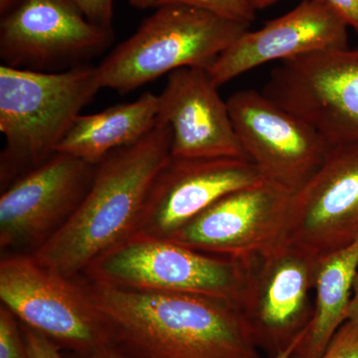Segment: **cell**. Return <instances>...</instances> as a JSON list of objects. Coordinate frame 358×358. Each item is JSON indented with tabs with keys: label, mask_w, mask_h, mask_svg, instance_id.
<instances>
[{
	"label": "cell",
	"mask_w": 358,
	"mask_h": 358,
	"mask_svg": "<svg viewBox=\"0 0 358 358\" xmlns=\"http://www.w3.org/2000/svg\"><path fill=\"white\" fill-rule=\"evenodd\" d=\"M0 299L22 326L46 336L59 348L86 355L110 346L103 320L82 282L44 267L30 254L1 259Z\"/></svg>",
	"instance_id": "obj_6"
},
{
	"label": "cell",
	"mask_w": 358,
	"mask_h": 358,
	"mask_svg": "<svg viewBox=\"0 0 358 358\" xmlns=\"http://www.w3.org/2000/svg\"><path fill=\"white\" fill-rule=\"evenodd\" d=\"M169 3L185 4L203 9L221 17L251 25L256 10L248 0H159V6Z\"/></svg>",
	"instance_id": "obj_19"
},
{
	"label": "cell",
	"mask_w": 358,
	"mask_h": 358,
	"mask_svg": "<svg viewBox=\"0 0 358 358\" xmlns=\"http://www.w3.org/2000/svg\"><path fill=\"white\" fill-rule=\"evenodd\" d=\"M319 260L282 244L250 263L239 310L259 348L275 357L308 327L313 315Z\"/></svg>",
	"instance_id": "obj_12"
},
{
	"label": "cell",
	"mask_w": 358,
	"mask_h": 358,
	"mask_svg": "<svg viewBox=\"0 0 358 358\" xmlns=\"http://www.w3.org/2000/svg\"><path fill=\"white\" fill-rule=\"evenodd\" d=\"M345 20L358 34V0H320Z\"/></svg>",
	"instance_id": "obj_24"
},
{
	"label": "cell",
	"mask_w": 358,
	"mask_h": 358,
	"mask_svg": "<svg viewBox=\"0 0 358 358\" xmlns=\"http://www.w3.org/2000/svg\"><path fill=\"white\" fill-rule=\"evenodd\" d=\"M171 131L157 121L141 141L96 164L76 211L54 236L30 254L44 267L72 279L134 236L155 176L171 155Z\"/></svg>",
	"instance_id": "obj_2"
},
{
	"label": "cell",
	"mask_w": 358,
	"mask_h": 358,
	"mask_svg": "<svg viewBox=\"0 0 358 358\" xmlns=\"http://www.w3.org/2000/svg\"><path fill=\"white\" fill-rule=\"evenodd\" d=\"M345 20L320 0H303L293 10L268 21L261 29L245 32L207 70L221 87L273 61L289 60L317 52L348 50Z\"/></svg>",
	"instance_id": "obj_15"
},
{
	"label": "cell",
	"mask_w": 358,
	"mask_h": 358,
	"mask_svg": "<svg viewBox=\"0 0 358 358\" xmlns=\"http://www.w3.org/2000/svg\"><path fill=\"white\" fill-rule=\"evenodd\" d=\"M75 358H129L115 350L112 346H106L86 355H76Z\"/></svg>",
	"instance_id": "obj_26"
},
{
	"label": "cell",
	"mask_w": 358,
	"mask_h": 358,
	"mask_svg": "<svg viewBox=\"0 0 358 358\" xmlns=\"http://www.w3.org/2000/svg\"><path fill=\"white\" fill-rule=\"evenodd\" d=\"M113 27L91 22L72 0H23L0 21L3 64L40 72L86 64L114 43Z\"/></svg>",
	"instance_id": "obj_9"
},
{
	"label": "cell",
	"mask_w": 358,
	"mask_h": 358,
	"mask_svg": "<svg viewBox=\"0 0 358 358\" xmlns=\"http://www.w3.org/2000/svg\"><path fill=\"white\" fill-rule=\"evenodd\" d=\"M262 182V174L248 159L171 155L155 176L134 236L169 239L225 195Z\"/></svg>",
	"instance_id": "obj_14"
},
{
	"label": "cell",
	"mask_w": 358,
	"mask_h": 358,
	"mask_svg": "<svg viewBox=\"0 0 358 358\" xmlns=\"http://www.w3.org/2000/svg\"><path fill=\"white\" fill-rule=\"evenodd\" d=\"M28 358H63L59 352V348L50 339L29 327L22 326Z\"/></svg>",
	"instance_id": "obj_23"
},
{
	"label": "cell",
	"mask_w": 358,
	"mask_h": 358,
	"mask_svg": "<svg viewBox=\"0 0 358 358\" xmlns=\"http://www.w3.org/2000/svg\"><path fill=\"white\" fill-rule=\"evenodd\" d=\"M157 96V120L171 129V157L248 159L235 133L227 102L207 70L182 68L169 73L166 88Z\"/></svg>",
	"instance_id": "obj_16"
},
{
	"label": "cell",
	"mask_w": 358,
	"mask_h": 358,
	"mask_svg": "<svg viewBox=\"0 0 358 358\" xmlns=\"http://www.w3.org/2000/svg\"><path fill=\"white\" fill-rule=\"evenodd\" d=\"M129 2L134 8L148 9L157 7L159 0H129Z\"/></svg>",
	"instance_id": "obj_29"
},
{
	"label": "cell",
	"mask_w": 358,
	"mask_h": 358,
	"mask_svg": "<svg viewBox=\"0 0 358 358\" xmlns=\"http://www.w3.org/2000/svg\"><path fill=\"white\" fill-rule=\"evenodd\" d=\"M0 358H28L20 322L6 306H0Z\"/></svg>",
	"instance_id": "obj_20"
},
{
	"label": "cell",
	"mask_w": 358,
	"mask_h": 358,
	"mask_svg": "<svg viewBox=\"0 0 358 358\" xmlns=\"http://www.w3.org/2000/svg\"><path fill=\"white\" fill-rule=\"evenodd\" d=\"M101 89L95 66L40 72L1 65L0 131L6 138L0 157L2 190L55 154Z\"/></svg>",
	"instance_id": "obj_3"
},
{
	"label": "cell",
	"mask_w": 358,
	"mask_h": 358,
	"mask_svg": "<svg viewBox=\"0 0 358 358\" xmlns=\"http://www.w3.org/2000/svg\"><path fill=\"white\" fill-rule=\"evenodd\" d=\"M289 196L266 181L242 188L217 200L167 240L201 253L252 260L282 245Z\"/></svg>",
	"instance_id": "obj_13"
},
{
	"label": "cell",
	"mask_w": 358,
	"mask_h": 358,
	"mask_svg": "<svg viewBox=\"0 0 358 358\" xmlns=\"http://www.w3.org/2000/svg\"><path fill=\"white\" fill-rule=\"evenodd\" d=\"M159 96L145 92L134 102L119 103L102 112L80 115L59 143L56 152L96 164L120 148L147 136L157 124Z\"/></svg>",
	"instance_id": "obj_17"
},
{
	"label": "cell",
	"mask_w": 358,
	"mask_h": 358,
	"mask_svg": "<svg viewBox=\"0 0 358 358\" xmlns=\"http://www.w3.org/2000/svg\"><path fill=\"white\" fill-rule=\"evenodd\" d=\"M350 322L358 324V268L353 282L352 299L348 310V319Z\"/></svg>",
	"instance_id": "obj_25"
},
{
	"label": "cell",
	"mask_w": 358,
	"mask_h": 358,
	"mask_svg": "<svg viewBox=\"0 0 358 358\" xmlns=\"http://www.w3.org/2000/svg\"><path fill=\"white\" fill-rule=\"evenodd\" d=\"M96 166L55 152L16 179L0 196V247L34 253L73 215L95 176Z\"/></svg>",
	"instance_id": "obj_11"
},
{
	"label": "cell",
	"mask_w": 358,
	"mask_h": 358,
	"mask_svg": "<svg viewBox=\"0 0 358 358\" xmlns=\"http://www.w3.org/2000/svg\"><path fill=\"white\" fill-rule=\"evenodd\" d=\"M319 358H358V324L346 320Z\"/></svg>",
	"instance_id": "obj_21"
},
{
	"label": "cell",
	"mask_w": 358,
	"mask_h": 358,
	"mask_svg": "<svg viewBox=\"0 0 358 358\" xmlns=\"http://www.w3.org/2000/svg\"><path fill=\"white\" fill-rule=\"evenodd\" d=\"M109 336L129 358H261L234 303L200 294L82 282Z\"/></svg>",
	"instance_id": "obj_1"
},
{
	"label": "cell",
	"mask_w": 358,
	"mask_h": 358,
	"mask_svg": "<svg viewBox=\"0 0 358 358\" xmlns=\"http://www.w3.org/2000/svg\"><path fill=\"white\" fill-rule=\"evenodd\" d=\"M346 53L350 56V57L357 59L358 60V47H355V48H350L346 51Z\"/></svg>",
	"instance_id": "obj_31"
},
{
	"label": "cell",
	"mask_w": 358,
	"mask_h": 358,
	"mask_svg": "<svg viewBox=\"0 0 358 358\" xmlns=\"http://www.w3.org/2000/svg\"><path fill=\"white\" fill-rule=\"evenodd\" d=\"M226 102L238 140L266 182L289 195L303 187L326 159V138L262 92L241 90Z\"/></svg>",
	"instance_id": "obj_7"
},
{
	"label": "cell",
	"mask_w": 358,
	"mask_h": 358,
	"mask_svg": "<svg viewBox=\"0 0 358 358\" xmlns=\"http://www.w3.org/2000/svg\"><path fill=\"white\" fill-rule=\"evenodd\" d=\"M23 0H0V16L7 15L13 11L16 7L22 3Z\"/></svg>",
	"instance_id": "obj_28"
},
{
	"label": "cell",
	"mask_w": 358,
	"mask_h": 358,
	"mask_svg": "<svg viewBox=\"0 0 358 358\" xmlns=\"http://www.w3.org/2000/svg\"><path fill=\"white\" fill-rule=\"evenodd\" d=\"M307 331L308 327H306V329H303V331H301L296 338L294 339L293 343H292L288 348H285L284 350H282L281 352L278 353V355H275V357H273L272 358H294V352H296V348H298L301 341L305 338Z\"/></svg>",
	"instance_id": "obj_27"
},
{
	"label": "cell",
	"mask_w": 358,
	"mask_h": 358,
	"mask_svg": "<svg viewBox=\"0 0 358 358\" xmlns=\"http://www.w3.org/2000/svg\"><path fill=\"white\" fill-rule=\"evenodd\" d=\"M252 260L201 253L171 240L134 236L92 263L82 275L115 288L200 294L239 308Z\"/></svg>",
	"instance_id": "obj_5"
},
{
	"label": "cell",
	"mask_w": 358,
	"mask_h": 358,
	"mask_svg": "<svg viewBox=\"0 0 358 358\" xmlns=\"http://www.w3.org/2000/svg\"><path fill=\"white\" fill-rule=\"evenodd\" d=\"M346 51L317 52L282 61L262 90L331 145L358 141V60Z\"/></svg>",
	"instance_id": "obj_8"
},
{
	"label": "cell",
	"mask_w": 358,
	"mask_h": 358,
	"mask_svg": "<svg viewBox=\"0 0 358 358\" xmlns=\"http://www.w3.org/2000/svg\"><path fill=\"white\" fill-rule=\"evenodd\" d=\"M91 22L103 27H113L114 0H72Z\"/></svg>",
	"instance_id": "obj_22"
},
{
	"label": "cell",
	"mask_w": 358,
	"mask_h": 358,
	"mask_svg": "<svg viewBox=\"0 0 358 358\" xmlns=\"http://www.w3.org/2000/svg\"><path fill=\"white\" fill-rule=\"evenodd\" d=\"M248 1L255 10H258V9L267 8V7L277 2L278 0H248Z\"/></svg>",
	"instance_id": "obj_30"
},
{
	"label": "cell",
	"mask_w": 358,
	"mask_h": 358,
	"mask_svg": "<svg viewBox=\"0 0 358 358\" xmlns=\"http://www.w3.org/2000/svg\"><path fill=\"white\" fill-rule=\"evenodd\" d=\"M357 268L358 241L320 259L313 317L294 358H319L327 350L348 319Z\"/></svg>",
	"instance_id": "obj_18"
},
{
	"label": "cell",
	"mask_w": 358,
	"mask_h": 358,
	"mask_svg": "<svg viewBox=\"0 0 358 358\" xmlns=\"http://www.w3.org/2000/svg\"><path fill=\"white\" fill-rule=\"evenodd\" d=\"M358 241V141L331 145L312 178L289 196L282 244L320 259Z\"/></svg>",
	"instance_id": "obj_10"
},
{
	"label": "cell",
	"mask_w": 358,
	"mask_h": 358,
	"mask_svg": "<svg viewBox=\"0 0 358 358\" xmlns=\"http://www.w3.org/2000/svg\"><path fill=\"white\" fill-rule=\"evenodd\" d=\"M155 8L96 66L102 88L127 94L182 68L208 70L251 26L185 4Z\"/></svg>",
	"instance_id": "obj_4"
}]
</instances>
